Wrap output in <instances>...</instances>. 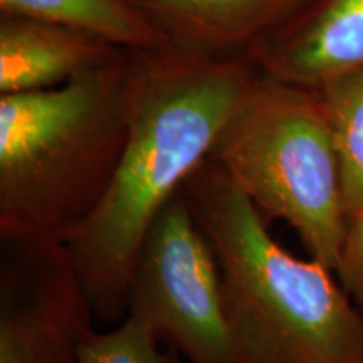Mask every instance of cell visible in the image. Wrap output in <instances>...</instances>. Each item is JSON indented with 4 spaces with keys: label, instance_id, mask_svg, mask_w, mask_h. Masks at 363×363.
<instances>
[{
    "label": "cell",
    "instance_id": "6da1fadb",
    "mask_svg": "<svg viewBox=\"0 0 363 363\" xmlns=\"http://www.w3.org/2000/svg\"><path fill=\"white\" fill-rule=\"evenodd\" d=\"M257 72L251 59L142 51L130 133L110 187L65 242L94 316L118 325L150 227L214 147Z\"/></svg>",
    "mask_w": 363,
    "mask_h": 363
},
{
    "label": "cell",
    "instance_id": "7a4b0ae2",
    "mask_svg": "<svg viewBox=\"0 0 363 363\" xmlns=\"http://www.w3.org/2000/svg\"><path fill=\"white\" fill-rule=\"evenodd\" d=\"M182 192L216 252L249 363L363 362V316L337 272L286 251L259 208L211 158Z\"/></svg>",
    "mask_w": 363,
    "mask_h": 363
},
{
    "label": "cell",
    "instance_id": "3957f363",
    "mask_svg": "<svg viewBox=\"0 0 363 363\" xmlns=\"http://www.w3.org/2000/svg\"><path fill=\"white\" fill-rule=\"evenodd\" d=\"M142 51L69 83L0 94V224L66 240L110 187L130 133Z\"/></svg>",
    "mask_w": 363,
    "mask_h": 363
},
{
    "label": "cell",
    "instance_id": "277c9868",
    "mask_svg": "<svg viewBox=\"0 0 363 363\" xmlns=\"http://www.w3.org/2000/svg\"><path fill=\"white\" fill-rule=\"evenodd\" d=\"M207 158L266 220H283L311 259L337 271L347 238L340 160L318 91L257 69Z\"/></svg>",
    "mask_w": 363,
    "mask_h": 363
},
{
    "label": "cell",
    "instance_id": "5b68a950",
    "mask_svg": "<svg viewBox=\"0 0 363 363\" xmlns=\"http://www.w3.org/2000/svg\"><path fill=\"white\" fill-rule=\"evenodd\" d=\"M126 316L189 363H249L230 323L216 252L182 189L140 247Z\"/></svg>",
    "mask_w": 363,
    "mask_h": 363
},
{
    "label": "cell",
    "instance_id": "8992f818",
    "mask_svg": "<svg viewBox=\"0 0 363 363\" xmlns=\"http://www.w3.org/2000/svg\"><path fill=\"white\" fill-rule=\"evenodd\" d=\"M94 318L65 240L0 224V363H78Z\"/></svg>",
    "mask_w": 363,
    "mask_h": 363
},
{
    "label": "cell",
    "instance_id": "52a82bcc",
    "mask_svg": "<svg viewBox=\"0 0 363 363\" xmlns=\"http://www.w3.org/2000/svg\"><path fill=\"white\" fill-rule=\"evenodd\" d=\"M170 48L217 59H251L313 0H128Z\"/></svg>",
    "mask_w": 363,
    "mask_h": 363
},
{
    "label": "cell",
    "instance_id": "ba28073f",
    "mask_svg": "<svg viewBox=\"0 0 363 363\" xmlns=\"http://www.w3.org/2000/svg\"><path fill=\"white\" fill-rule=\"evenodd\" d=\"M257 69L318 91L363 67V0H313L252 52Z\"/></svg>",
    "mask_w": 363,
    "mask_h": 363
},
{
    "label": "cell",
    "instance_id": "9c48e42d",
    "mask_svg": "<svg viewBox=\"0 0 363 363\" xmlns=\"http://www.w3.org/2000/svg\"><path fill=\"white\" fill-rule=\"evenodd\" d=\"M118 51L121 48L71 27L0 17V94L57 88Z\"/></svg>",
    "mask_w": 363,
    "mask_h": 363
},
{
    "label": "cell",
    "instance_id": "30bf717a",
    "mask_svg": "<svg viewBox=\"0 0 363 363\" xmlns=\"http://www.w3.org/2000/svg\"><path fill=\"white\" fill-rule=\"evenodd\" d=\"M0 17L66 26L128 51L170 48L128 0H0Z\"/></svg>",
    "mask_w": 363,
    "mask_h": 363
},
{
    "label": "cell",
    "instance_id": "8fae6325",
    "mask_svg": "<svg viewBox=\"0 0 363 363\" xmlns=\"http://www.w3.org/2000/svg\"><path fill=\"white\" fill-rule=\"evenodd\" d=\"M328 113L340 160L348 224L363 214V67L318 89Z\"/></svg>",
    "mask_w": 363,
    "mask_h": 363
},
{
    "label": "cell",
    "instance_id": "7c38bea8",
    "mask_svg": "<svg viewBox=\"0 0 363 363\" xmlns=\"http://www.w3.org/2000/svg\"><path fill=\"white\" fill-rule=\"evenodd\" d=\"M147 325L126 316L108 331H94L83 345L78 363H182L175 350H163Z\"/></svg>",
    "mask_w": 363,
    "mask_h": 363
},
{
    "label": "cell",
    "instance_id": "4fadbf2b",
    "mask_svg": "<svg viewBox=\"0 0 363 363\" xmlns=\"http://www.w3.org/2000/svg\"><path fill=\"white\" fill-rule=\"evenodd\" d=\"M337 278L363 316V214L348 224Z\"/></svg>",
    "mask_w": 363,
    "mask_h": 363
},
{
    "label": "cell",
    "instance_id": "5bb4252c",
    "mask_svg": "<svg viewBox=\"0 0 363 363\" xmlns=\"http://www.w3.org/2000/svg\"><path fill=\"white\" fill-rule=\"evenodd\" d=\"M362 363H363V362H362Z\"/></svg>",
    "mask_w": 363,
    "mask_h": 363
}]
</instances>
